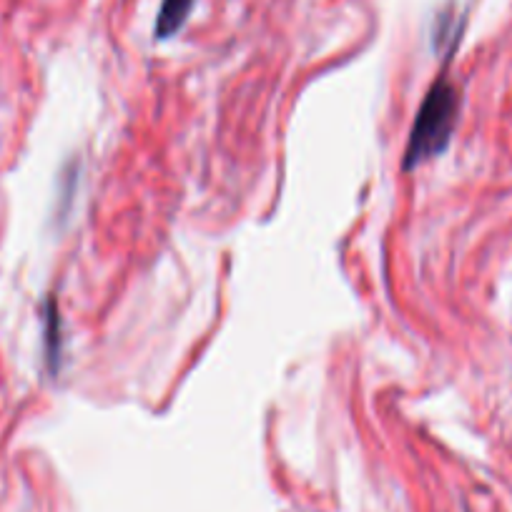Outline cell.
Wrapping results in <instances>:
<instances>
[{
    "instance_id": "cell-1",
    "label": "cell",
    "mask_w": 512,
    "mask_h": 512,
    "mask_svg": "<svg viewBox=\"0 0 512 512\" xmlns=\"http://www.w3.org/2000/svg\"><path fill=\"white\" fill-rule=\"evenodd\" d=\"M457 113H460V93L450 78L440 76L422 98L415 126L410 131V141H407L402 169H417L450 146L457 126Z\"/></svg>"
},
{
    "instance_id": "cell-2",
    "label": "cell",
    "mask_w": 512,
    "mask_h": 512,
    "mask_svg": "<svg viewBox=\"0 0 512 512\" xmlns=\"http://www.w3.org/2000/svg\"><path fill=\"white\" fill-rule=\"evenodd\" d=\"M196 0H161L159 16L154 23V38L156 41H169L189 21L191 11H194Z\"/></svg>"
},
{
    "instance_id": "cell-3",
    "label": "cell",
    "mask_w": 512,
    "mask_h": 512,
    "mask_svg": "<svg viewBox=\"0 0 512 512\" xmlns=\"http://www.w3.org/2000/svg\"><path fill=\"white\" fill-rule=\"evenodd\" d=\"M46 354L51 372H58V362H61V317H58L56 299H48L46 304Z\"/></svg>"
}]
</instances>
